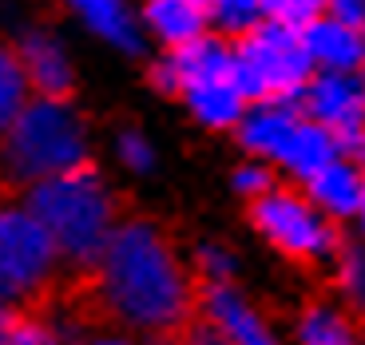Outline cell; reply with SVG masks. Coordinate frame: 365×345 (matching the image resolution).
Returning a JSON list of instances; mask_svg holds the SVG:
<instances>
[{
  "instance_id": "44dd1931",
  "label": "cell",
  "mask_w": 365,
  "mask_h": 345,
  "mask_svg": "<svg viewBox=\"0 0 365 345\" xmlns=\"http://www.w3.org/2000/svg\"><path fill=\"white\" fill-rule=\"evenodd\" d=\"M115 159L123 163V171L147 175L155 167V147L143 139V131H119L115 135Z\"/></svg>"
},
{
  "instance_id": "8fae6325",
  "label": "cell",
  "mask_w": 365,
  "mask_h": 345,
  "mask_svg": "<svg viewBox=\"0 0 365 345\" xmlns=\"http://www.w3.org/2000/svg\"><path fill=\"white\" fill-rule=\"evenodd\" d=\"M20 60H24V72L28 80H32V91H40V96H48V100H64L68 91H72L76 83V72H72V60H68L64 44L52 36V32H40V28H32V32H24L16 44Z\"/></svg>"
},
{
  "instance_id": "cb8c5ba5",
  "label": "cell",
  "mask_w": 365,
  "mask_h": 345,
  "mask_svg": "<svg viewBox=\"0 0 365 345\" xmlns=\"http://www.w3.org/2000/svg\"><path fill=\"white\" fill-rule=\"evenodd\" d=\"M4 345H64L60 337H56L52 326H44V321H12L9 326V337H4Z\"/></svg>"
},
{
  "instance_id": "4dcf8cb0",
  "label": "cell",
  "mask_w": 365,
  "mask_h": 345,
  "mask_svg": "<svg viewBox=\"0 0 365 345\" xmlns=\"http://www.w3.org/2000/svg\"><path fill=\"white\" fill-rule=\"evenodd\" d=\"M163 345H167V341H163Z\"/></svg>"
},
{
  "instance_id": "ac0fdd59",
  "label": "cell",
  "mask_w": 365,
  "mask_h": 345,
  "mask_svg": "<svg viewBox=\"0 0 365 345\" xmlns=\"http://www.w3.org/2000/svg\"><path fill=\"white\" fill-rule=\"evenodd\" d=\"M334 290H338V302L354 314V318L365 321V242H346L334 258Z\"/></svg>"
},
{
  "instance_id": "f1b7e54d",
  "label": "cell",
  "mask_w": 365,
  "mask_h": 345,
  "mask_svg": "<svg viewBox=\"0 0 365 345\" xmlns=\"http://www.w3.org/2000/svg\"><path fill=\"white\" fill-rule=\"evenodd\" d=\"M9 326H12V321L4 318V314H0V345H4V337H9Z\"/></svg>"
},
{
  "instance_id": "30bf717a",
  "label": "cell",
  "mask_w": 365,
  "mask_h": 345,
  "mask_svg": "<svg viewBox=\"0 0 365 345\" xmlns=\"http://www.w3.org/2000/svg\"><path fill=\"white\" fill-rule=\"evenodd\" d=\"M302 103H255L247 111V119L238 123V143L247 147L255 159L262 163H278L286 151V143L294 139V131L302 128Z\"/></svg>"
},
{
  "instance_id": "e0dca14e",
  "label": "cell",
  "mask_w": 365,
  "mask_h": 345,
  "mask_svg": "<svg viewBox=\"0 0 365 345\" xmlns=\"http://www.w3.org/2000/svg\"><path fill=\"white\" fill-rule=\"evenodd\" d=\"M32 103V80L24 72L16 48L0 44V135L24 115V108Z\"/></svg>"
},
{
  "instance_id": "4316f807",
  "label": "cell",
  "mask_w": 365,
  "mask_h": 345,
  "mask_svg": "<svg viewBox=\"0 0 365 345\" xmlns=\"http://www.w3.org/2000/svg\"><path fill=\"white\" fill-rule=\"evenodd\" d=\"M88 345H143V341H135V337H119V334H103V337H91Z\"/></svg>"
},
{
  "instance_id": "d6986e66",
  "label": "cell",
  "mask_w": 365,
  "mask_h": 345,
  "mask_svg": "<svg viewBox=\"0 0 365 345\" xmlns=\"http://www.w3.org/2000/svg\"><path fill=\"white\" fill-rule=\"evenodd\" d=\"M207 9L219 32L230 36H247L266 20V0H207Z\"/></svg>"
},
{
  "instance_id": "4fadbf2b",
  "label": "cell",
  "mask_w": 365,
  "mask_h": 345,
  "mask_svg": "<svg viewBox=\"0 0 365 345\" xmlns=\"http://www.w3.org/2000/svg\"><path fill=\"white\" fill-rule=\"evenodd\" d=\"M318 72H361L365 68V32L341 24L334 16H322L302 32Z\"/></svg>"
},
{
  "instance_id": "7402d4cb",
  "label": "cell",
  "mask_w": 365,
  "mask_h": 345,
  "mask_svg": "<svg viewBox=\"0 0 365 345\" xmlns=\"http://www.w3.org/2000/svg\"><path fill=\"white\" fill-rule=\"evenodd\" d=\"M274 187H278V182H274V167L262 163V159H250V163H242L235 171V191L242 195V199H250V202L266 199Z\"/></svg>"
},
{
  "instance_id": "f546056e",
  "label": "cell",
  "mask_w": 365,
  "mask_h": 345,
  "mask_svg": "<svg viewBox=\"0 0 365 345\" xmlns=\"http://www.w3.org/2000/svg\"><path fill=\"white\" fill-rule=\"evenodd\" d=\"M361 76H365V68H361Z\"/></svg>"
},
{
  "instance_id": "83f0119b",
  "label": "cell",
  "mask_w": 365,
  "mask_h": 345,
  "mask_svg": "<svg viewBox=\"0 0 365 345\" xmlns=\"http://www.w3.org/2000/svg\"><path fill=\"white\" fill-rule=\"evenodd\" d=\"M354 227H357V238H361V242H365V199H361V210H357Z\"/></svg>"
},
{
  "instance_id": "6da1fadb",
  "label": "cell",
  "mask_w": 365,
  "mask_h": 345,
  "mask_svg": "<svg viewBox=\"0 0 365 345\" xmlns=\"http://www.w3.org/2000/svg\"><path fill=\"white\" fill-rule=\"evenodd\" d=\"M96 294L115 321L155 337L182 329L191 314V278L167 235L147 218L115 227L96 266Z\"/></svg>"
},
{
  "instance_id": "3957f363",
  "label": "cell",
  "mask_w": 365,
  "mask_h": 345,
  "mask_svg": "<svg viewBox=\"0 0 365 345\" xmlns=\"http://www.w3.org/2000/svg\"><path fill=\"white\" fill-rule=\"evenodd\" d=\"M88 131L80 111L68 100H36L24 115L0 135V179L12 187H40V182L88 167Z\"/></svg>"
},
{
  "instance_id": "484cf974",
  "label": "cell",
  "mask_w": 365,
  "mask_h": 345,
  "mask_svg": "<svg viewBox=\"0 0 365 345\" xmlns=\"http://www.w3.org/2000/svg\"><path fill=\"white\" fill-rule=\"evenodd\" d=\"M182 345H235L227 334H222L219 326H210V321H202V326H195L191 334H187V341Z\"/></svg>"
},
{
  "instance_id": "7c38bea8",
  "label": "cell",
  "mask_w": 365,
  "mask_h": 345,
  "mask_svg": "<svg viewBox=\"0 0 365 345\" xmlns=\"http://www.w3.org/2000/svg\"><path fill=\"white\" fill-rule=\"evenodd\" d=\"M202 309H207V321L219 326L222 334L235 345H282L270 334V326L262 321L255 306H250L235 286H207V298H202Z\"/></svg>"
},
{
  "instance_id": "ffe728a7",
  "label": "cell",
  "mask_w": 365,
  "mask_h": 345,
  "mask_svg": "<svg viewBox=\"0 0 365 345\" xmlns=\"http://www.w3.org/2000/svg\"><path fill=\"white\" fill-rule=\"evenodd\" d=\"M322 16H326V0H266V20L294 32H306Z\"/></svg>"
},
{
  "instance_id": "52a82bcc",
  "label": "cell",
  "mask_w": 365,
  "mask_h": 345,
  "mask_svg": "<svg viewBox=\"0 0 365 345\" xmlns=\"http://www.w3.org/2000/svg\"><path fill=\"white\" fill-rule=\"evenodd\" d=\"M60 246L20 202H0V298H32L52 282Z\"/></svg>"
},
{
  "instance_id": "8992f818",
  "label": "cell",
  "mask_w": 365,
  "mask_h": 345,
  "mask_svg": "<svg viewBox=\"0 0 365 345\" xmlns=\"http://www.w3.org/2000/svg\"><path fill=\"white\" fill-rule=\"evenodd\" d=\"M250 218H255L258 235L294 262H334L338 250L346 246L338 235V222H329L306 199V191L274 187L266 199L250 202Z\"/></svg>"
},
{
  "instance_id": "9c48e42d",
  "label": "cell",
  "mask_w": 365,
  "mask_h": 345,
  "mask_svg": "<svg viewBox=\"0 0 365 345\" xmlns=\"http://www.w3.org/2000/svg\"><path fill=\"white\" fill-rule=\"evenodd\" d=\"M302 191L329 222H354L365 199V167L349 163V159H334L329 167H322L314 179L302 182Z\"/></svg>"
},
{
  "instance_id": "d4e9b609",
  "label": "cell",
  "mask_w": 365,
  "mask_h": 345,
  "mask_svg": "<svg viewBox=\"0 0 365 345\" xmlns=\"http://www.w3.org/2000/svg\"><path fill=\"white\" fill-rule=\"evenodd\" d=\"M326 16L365 32V0H326Z\"/></svg>"
},
{
  "instance_id": "603a6c76",
  "label": "cell",
  "mask_w": 365,
  "mask_h": 345,
  "mask_svg": "<svg viewBox=\"0 0 365 345\" xmlns=\"http://www.w3.org/2000/svg\"><path fill=\"white\" fill-rule=\"evenodd\" d=\"M195 266L202 270V278H207L210 286H227L230 274H235V258H230L227 250H222V246H215V242L199 246V254H195Z\"/></svg>"
},
{
  "instance_id": "277c9868",
  "label": "cell",
  "mask_w": 365,
  "mask_h": 345,
  "mask_svg": "<svg viewBox=\"0 0 365 345\" xmlns=\"http://www.w3.org/2000/svg\"><path fill=\"white\" fill-rule=\"evenodd\" d=\"M151 83L159 91L182 96L187 111L202 128H238L250 111V96L242 91L235 68V48L219 36H202L187 48H175L151 68Z\"/></svg>"
},
{
  "instance_id": "ba28073f",
  "label": "cell",
  "mask_w": 365,
  "mask_h": 345,
  "mask_svg": "<svg viewBox=\"0 0 365 345\" xmlns=\"http://www.w3.org/2000/svg\"><path fill=\"white\" fill-rule=\"evenodd\" d=\"M302 111L322 123L334 139L365 128V76L361 72H318L302 91Z\"/></svg>"
},
{
  "instance_id": "5b68a950",
  "label": "cell",
  "mask_w": 365,
  "mask_h": 345,
  "mask_svg": "<svg viewBox=\"0 0 365 345\" xmlns=\"http://www.w3.org/2000/svg\"><path fill=\"white\" fill-rule=\"evenodd\" d=\"M235 68L250 103H298L306 83L318 76L302 32L270 24V20H262L247 36H238Z\"/></svg>"
},
{
  "instance_id": "9a60e30c",
  "label": "cell",
  "mask_w": 365,
  "mask_h": 345,
  "mask_svg": "<svg viewBox=\"0 0 365 345\" xmlns=\"http://www.w3.org/2000/svg\"><path fill=\"white\" fill-rule=\"evenodd\" d=\"M207 24H210L207 0H147L143 9V28L171 52L202 40Z\"/></svg>"
},
{
  "instance_id": "2e32d148",
  "label": "cell",
  "mask_w": 365,
  "mask_h": 345,
  "mask_svg": "<svg viewBox=\"0 0 365 345\" xmlns=\"http://www.w3.org/2000/svg\"><path fill=\"white\" fill-rule=\"evenodd\" d=\"M298 345H365L361 318H354L341 302H310L294 321Z\"/></svg>"
},
{
  "instance_id": "7a4b0ae2",
  "label": "cell",
  "mask_w": 365,
  "mask_h": 345,
  "mask_svg": "<svg viewBox=\"0 0 365 345\" xmlns=\"http://www.w3.org/2000/svg\"><path fill=\"white\" fill-rule=\"evenodd\" d=\"M24 207L48 227V235L60 246V258L72 266H100L119 227L108 182L91 167H76L32 187Z\"/></svg>"
},
{
  "instance_id": "5bb4252c",
  "label": "cell",
  "mask_w": 365,
  "mask_h": 345,
  "mask_svg": "<svg viewBox=\"0 0 365 345\" xmlns=\"http://www.w3.org/2000/svg\"><path fill=\"white\" fill-rule=\"evenodd\" d=\"M68 9L80 16V24L103 44L119 52H143V20L131 12L128 0H68Z\"/></svg>"
}]
</instances>
